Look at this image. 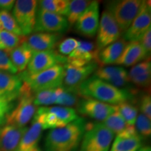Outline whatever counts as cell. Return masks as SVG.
I'll return each mask as SVG.
<instances>
[{"label": "cell", "mask_w": 151, "mask_h": 151, "mask_svg": "<svg viewBox=\"0 0 151 151\" xmlns=\"http://www.w3.org/2000/svg\"><path fill=\"white\" fill-rule=\"evenodd\" d=\"M77 93L81 97L113 106L134 99L133 90L116 88L94 76H90L78 87Z\"/></svg>", "instance_id": "1"}, {"label": "cell", "mask_w": 151, "mask_h": 151, "mask_svg": "<svg viewBox=\"0 0 151 151\" xmlns=\"http://www.w3.org/2000/svg\"><path fill=\"white\" fill-rule=\"evenodd\" d=\"M86 120L78 117L63 127L51 129L44 141L45 151H78L86 131Z\"/></svg>", "instance_id": "2"}, {"label": "cell", "mask_w": 151, "mask_h": 151, "mask_svg": "<svg viewBox=\"0 0 151 151\" xmlns=\"http://www.w3.org/2000/svg\"><path fill=\"white\" fill-rule=\"evenodd\" d=\"M18 99V103L6 117L5 122L8 125L24 127L37 111V106L34 104V93L24 83L19 90Z\"/></svg>", "instance_id": "3"}, {"label": "cell", "mask_w": 151, "mask_h": 151, "mask_svg": "<svg viewBox=\"0 0 151 151\" xmlns=\"http://www.w3.org/2000/svg\"><path fill=\"white\" fill-rule=\"evenodd\" d=\"M34 94L43 90L62 86L64 78L63 65H56L41 72L30 75L25 71L18 74Z\"/></svg>", "instance_id": "4"}, {"label": "cell", "mask_w": 151, "mask_h": 151, "mask_svg": "<svg viewBox=\"0 0 151 151\" xmlns=\"http://www.w3.org/2000/svg\"><path fill=\"white\" fill-rule=\"evenodd\" d=\"M114 136L102 122L86 124L78 151H109Z\"/></svg>", "instance_id": "5"}, {"label": "cell", "mask_w": 151, "mask_h": 151, "mask_svg": "<svg viewBox=\"0 0 151 151\" xmlns=\"http://www.w3.org/2000/svg\"><path fill=\"white\" fill-rule=\"evenodd\" d=\"M141 0H119L108 4L106 9L110 11L121 32H125L140 10Z\"/></svg>", "instance_id": "6"}, {"label": "cell", "mask_w": 151, "mask_h": 151, "mask_svg": "<svg viewBox=\"0 0 151 151\" xmlns=\"http://www.w3.org/2000/svg\"><path fill=\"white\" fill-rule=\"evenodd\" d=\"M37 9L38 1L35 0L15 1L12 16L24 37L32 33L35 30Z\"/></svg>", "instance_id": "7"}, {"label": "cell", "mask_w": 151, "mask_h": 151, "mask_svg": "<svg viewBox=\"0 0 151 151\" xmlns=\"http://www.w3.org/2000/svg\"><path fill=\"white\" fill-rule=\"evenodd\" d=\"M97 33L96 48L98 52L105 47L116 42L120 37L121 31L112 14L107 9L101 14Z\"/></svg>", "instance_id": "8"}, {"label": "cell", "mask_w": 151, "mask_h": 151, "mask_svg": "<svg viewBox=\"0 0 151 151\" xmlns=\"http://www.w3.org/2000/svg\"><path fill=\"white\" fill-rule=\"evenodd\" d=\"M63 68L64 78L62 87L77 93L78 87L97 70L98 64L95 62H92L84 67H80L65 64L63 65Z\"/></svg>", "instance_id": "9"}, {"label": "cell", "mask_w": 151, "mask_h": 151, "mask_svg": "<svg viewBox=\"0 0 151 151\" xmlns=\"http://www.w3.org/2000/svg\"><path fill=\"white\" fill-rule=\"evenodd\" d=\"M151 8L150 1H143L140 10L132 22L129 27L124 32L123 40L139 41L141 37L150 28Z\"/></svg>", "instance_id": "10"}, {"label": "cell", "mask_w": 151, "mask_h": 151, "mask_svg": "<svg viewBox=\"0 0 151 151\" xmlns=\"http://www.w3.org/2000/svg\"><path fill=\"white\" fill-rule=\"evenodd\" d=\"M67 63V57L62 55L55 50L35 52L28 64V74L32 75L41 72L56 65H64Z\"/></svg>", "instance_id": "11"}, {"label": "cell", "mask_w": 151, "mask_h": 151, "mask_svg": "<svg viewBox=\"0 0 151 151\" xmlns=\"http://www.w3.org/2000/svg\"><path fill=\"white\" fill-rule=\"evenodd\" d=\"M69 25L64 16L37 9L34 32L60 34L65 32Z\"/></svg>", "instance_id": "12"}, {"label": "cell", "mask_w": 151, "mask_h": 151, "mask_svg": "<svg viewBox=\"0 0 151 151\" xmlns=\"http://www.w3.org/2000/svg\"><path fill=\"white\" fill-rule=\"evenodd\" d=\"M99 24V6L97 1H92L76 22V28L81 35L94 37Z\"/></svg>", "instance_id": "13"}, {"label": "cell", "mask_w": 151, "mask_h": 151, "mask_svg": "<svg viewBox=\"0 0 151 151\" xmlns=\"http://www.w3.org/2000/svg\"><path fill=\"white\" fill-rule=\"evenodd\" d=\"M115 110V106L90 98H84L78 102V111L81 114L99 121L103 122Z\"/></svg>", "instance_id": "14"}, {"label": "cell", "mask_w": 151, "mask_h": 151, "mask_svg": "<svg viewBox=\"0 0 151 151\" xmlns=\"http://www.w3.org/2000/svg\"><path fill=\"white\" fill-rule=\"evenodd\" d=\"M96 46L90 41H79L77 48L67 57V63L73 67H84L97 59Z\"/></svg>", "instance_id": "15"}, {"label": "cell", "mask_w": 151, "mask_h": 151, "mask_svg": "<svg viewBox=\"0 0 151 151\" xmlns=\"http://www.w3.org/2000/svg\"><path fill=\"white\" fill-rule=\"evenodd\" d=\"M94 76L118 88H125L129 83L128 72L122 67H104L97 68Z\"/></svg>", "instance_id": "16"}, {"label": "cell", "mask_w": 151, "mask_h": 151, "mask_svg": "<svg viewBox=\"0 0 151 151\" xmlns=\"http://www.w3.org/2000/svg\"><path fill=\"white\" fill-rule=\"evenodd\" d=\"M142 145V139L134 126L117 135L110 151H138Z\"/></svg>", "instance_id": "17"}, {"label": "cell", "mask_w": 151, "mask_h": 151, "mask_svg": "<svg viewBox=\"0 0 151 151\" xmlns=\"http://www.w3.org/2000/svg\"><path fill=\"white\" fill-rule=\"evenodd\" d=\"M27 129L8 124L0 129V151H16Z\"/></svg>", "instance_id": "18"}, {"label": "cell", "mask_w": 151, "mask_h": 151, "mask_svg": "<svg viewBox=\"0 0 151 151\" xmlns=\"http://www.w3.org/2000/svg\"><path fill=\"white\" fill-rule=\"evenodd\" d=\"M61 39L60 34L37 32L26 38L25 42L32 52L53 50Z\"/></svg>", "instance_id": "19"}, {"label": "cell", "mask_w": 151, "mask_h": 151, "mask_svg": "<svg viewBox=\"0 0 151 151\" xmlns=\"http://www.w3.org/2000/svg\"><path fill=\"white\" fill-rule=\"evenodd\" d=\"M149 58L139 41H129L115 65L131 67Z\"/></svg>", "instance_id": "20"}, {"label": "cell", "mask_w": 151, "mask_h": 151, "mask_svg": "<svg viewBox=\"0 0 151 151\" xmlns=\"http://www.w3.org/2000/svg\"><path fill=\"white\" fill-rule=\"evenodd\" d=\"M130 83L139 88H148L151 81L150 60H145L133 66L128 72Z\"/></svg>", "instance_id": "21"}, {"label": "cell", "mask_w": 151, "mask_h": 151, "mask_svg": "<svg viewBox=\"0 0 151 151\" xmlns=\"http://www.w3.org/2000/svg\"><path fill=\"white\" fill-rule=\"evenodd\" d=\"M42 131L40 122L34 116L31 127L24 133L16 151H31L36 148L40 141Z\"/></svg>", "instance_id": "22"}, {"label": "cell", "mask_w": 151, "mask_h": 151, "mask_svg": "<svg viewBox=\"0 0 151 151\" xmlns=\"http://www.w3.org/2000/svg\"><path fill=\"white\" fill-rule=\"evenodd\" d=\"M127 45V41L123 39H118L116 42L109 45L100 50L97 55V62L101 65H113L116 63L121 55L124 47Z\"/></svg>", "instance_id": "23"}, {"label": "cell", "mask_w": 151, "mask_h": 151, "mask_svg": "<svg viewBox=\"0 0 151 151\" xmlns=\"http://www.w3.org/2000/svg\"><path fill=\"white\" fill-rule=\"evenodd\" d=\"M8 54L18 72L21 73L26 70L34 52L24 41L18 47L13 49Z\"/></svg>", "instance_id": "24"}, {"label": "cell", "mask_w": 151, "mask_h": 151, "mask_svg": "<svg viewBox=\"0 0 151 151\" xmlns=\"http://www.w3.org/2000/svg\"><path fill=\"white\" fill-rule=\"evenodd\" d=\"M22 85V81L18 74L0 71V91L4 93L18 92Z\"/></svg>", "instance_id": "25"}, {"label": "cell", "mask_w": 151, "mask_h": 151, "mask_svg": "<svg viewBox=\"0 0 151 151\" xmlns=\"http://www.w3.org/2000/svg\"><path fill=\"white\" fill-rule=\"evenodd\" d=\"M92 1L86 0H71L69 1L66 19L71 25L76 24Z\"/></svg>", "instance_id": "26"}, {"label": "cell", "mask_w": 151, "mask_h": 151, "mask_svg": "<svg viewBox=\"0 0 151 151\" xmlns=\"http://www.w3.org/2000/svg\"><path fill=\"white\" fill-rule=\"evenodd\" d=\"M25 39L24 36H20L11 32L0 29V46L1 50L7 53L24 42Z\"/></svg>", "instance_id": "27"}, {"label": "cell", "mask_w": 151, "mask_h": 151, "mask_svg": "<svg viewBox=\"0 0 151 151\" xmlns=\"http://www.w3.org/2000/svg\"><path fill=\"white\" fill-rule=\"evenodd\" d=\"M69 1V0H41L38 1V9L65 16Z\"/></svg>", "instance_id": "28"}, {"label": "cell", "mask_w": 151, "mask_h": 151, "mask_svg": "<svg viewBox=\"0 0 151 151\" xmlns=\"http://www.w3.org/2000/svg\"><path fill=\"white\" fill-rule=\"evenodd\" d=\"M62 90V87L55 89L46 90L34 94V104L35 106H48L56 104L58 96Z\"/></svg>", "instance_id": "29"}, {"label": "cell", "mask_w": 151, "mask_h": 151, "mask_svg": "<svg viewBox=\"0 0 151 151\" xmlns=\"http://www.w3.org/2000/svg\"><path fill=\"white\" fill-rule=\"evenodd\" d=\"M102 124L110 129L114 134H116L117 135L125 131L129 126L126 123L123 118L116 109L108 118L104 120Z\"/></svg>", "instance_id": "30"}, {"label": "cell", "mask_w": 151, "mask_h": 151, "mask_svg": "<svg viewBox=\"0 0 151 151\" xmlns=\"http://www.w3.org/2000/svg\"><path fill=\"white\" fill-rule=\"evenodd\" d=\"M48 109L50 112L55 115V116L64 126L74 121L78 118L76 112L71 107L59 106L48 107Z\"/></svg>", "instance_id": "31"}, {"label": "cell", "mask_w": 151, "mask_h": 151, "mask_svg": "<svg viewBox=\"0 0 151 151\" xmlns=\"http://www.w3.org/2000/svg\"><path fill=\"white\" fill-rule=\"evenodd\" d=\"M115 107L128 125L134 126L138 116L137 108L134 105L129 101H125L118 105H115Z\"/></svg>", "instance_id": "32"}, {"label": "cell", "mask_w": 151, "mask_h": 151, "mask_svg": "<svg viewBox=\"0 0 151 151\" xmlns=\"http://www.w3.org/2000/svg\"><path fill=\"white\" fill-rule=\"evenodd\" d=\"M18 92L6 93L0 97V125L5 122L6 117L15 106V100L18 99Z\"/></svg>", "instance_id": "33"}, {"label": "cell", "mask_w": 151, "mask_h": 151, "mask_svg": "<svg viewBox=\"0 0 151 151\" xmlns=\"http://www.w3.org/2000/svg\"><path fill=\"white\" fill-rule=\"evenodd\" d=\"M0 29L11 32L20 36H23L14 16L8 11H0Z\"/></svg>", "instance_id": "34"}, {"label": "cell", "mask_w": 151, "mask_h": 151, "mask_svg": "<svg viewBox=\"0 0 151 151\" xmlns=\"http://www.w3.org/2000/svg\"><path fill=\"white\" fill-rule=\"evenodd\" d=\"M134 127L141 139L148 138L151 134V122L146 116L140 113L136 120Z\"/></svg>", "instance_id": "35"}, {"label": "cell", "mask_w": 151, "mask_h": 151, "mask_svg": "<svg viewBox=\"0 0 151 151\" xmlns=\"http://www.w3.org/2000/svg\"><path fill=\"white\" fill-rule=\"evenodd\" d=\"M78 96L76 92L68 90L62 87V90L58 96L56 104L66 107L73 106L78 102Z\"/></svg>", "instance_id": "36"}, {"label": "cell", "mask_w": 151, "mask_h": 151, "mask_svg": "<svg viewBox=\"0 0 151 151\" xmlns=\"http://www.w3.org/2000/svg\"><path fill=\"white\" fill-rule=\"evenodd\" d=\"M78 42L74 38H67L58 45L57 52L63 56L69 55L77 48Z\"/></svg>", "instance_id": "37"}, {"label": "cell", "mask_w": 151, "mask_h": 151, "mask_svg": "<svg viewBox=\"0 0 151 151\" xmlns=\"http://www.w3.org/2000/svg\"><path fill=\"white\" fill-rule=\"evenodd\" d=\"M0 71H4L13 74L18 73L16 68L13 65L9 54L3 50H0Z\"/></svg>", "instance_id": "38"}, {"label": "cell", "mask_w": 151, "mask_h": 151, "mask_svg": "<svg viewBox=\"0 0 151 151\" xmlns=\"http://www.w3.org/2000/svg\"><path fill=\"white\" fill-rule=\"evenodd\" d=\"M141 111L148 119H151V98L150 94H143L140 101Z\"/></svg>", "instance_id": "39"}, {"label": "cell", "mask_w": 151, "mask_h": 151, "mask_svg": "<svg viewBox=\"0 0 151 151\" xmlns=\"http://www.w3.org/2000/svg\"><path fill=\"white\" fill-rule=\"evenodd\" d=\"M139 42L144 49L148 58H150L151 52V28L147 30L146 33L141 37Z\"/></svg>", "instance_id": "40"}, {"label": "cell", "mask_w": 151, "mask_h": 151, "mask_svg": "<svg viewBox=\"0 0 151 151\" xmlns=\"http://www.w3.org/2000/svg\"><path fill=\"white\" fill-rule=\"evenodd\" d=\"M14 0H0V11H10L14 8Z\"/></svg>", "instance_id": "41"}, {"label": "cell", "mask_w": 151, "mask_h": 151, "mask_svg": "<svg viewBox=\"0 0 151 151\" xmlns=\"http://www.w3.org/2000/svg\"><path fill=\"white\" fill-rule=\"evenodd\" d=\"M138 151H151L150 147L149 146H143V147H141L140 149H139Z\"/></svg>", "instance_id": "42"}, {"label": "cell", "mask_w": 151, "mask_h": 151, "mask_svg": "<svg viewBox=\"0 0 151 151\" xmlns=\"http://www.w3.org/2000/svg\"><path fill=\"white\" fill-rule=\"evenodd\" d=\"M31 151H42V150H41V149L39 148V147L37 146V147H36V148H35L34 149H32V150Z\"/></svg>", "instance_id": "43"}, {"label": "cell", "mask_w": 151, "mask_h": 151, "mask_svg": "<svg viewBox=\"0 0 151 151\" xmlns=\"http://www.w3.org/2000/svg\"><path fill=\"white\" fill-rule=\"evenodd\" d=\"M6 94V93H4V92H3L0 91V97H1V96H2V95H4V94Z\"/></svg>", "instance_id": "44"}, {"label": "cell", "mask_w": 151, "mask_h": 151, "mask_svg": "<svg viewBox=\"0 0 151 151\" xmlns=\"http://www.w3.org/2000/svg\"><path fill=\"white\" fill-rule=\"evenodd\" d=\"M0 50H1V46H0Z\"/></svg>", "instance_id": "45"}]
</instances>
